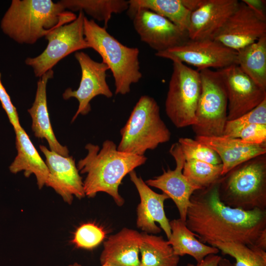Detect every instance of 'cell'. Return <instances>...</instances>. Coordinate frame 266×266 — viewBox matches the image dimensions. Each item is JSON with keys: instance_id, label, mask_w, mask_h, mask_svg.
<instances>
[{"instance_id": "obj_40", "label": "cell", "mask_w": 266, "mask_h": 266, "mask_svg": "<svg viewBox=\"0 0 266 266\" xmlns=\"http://www.w3.org/2000/svg\"><path fill=\"white\" fill-rule=\"evenodd\" d=\"M75 266H82L81 265L77 264V263H75ZM101 266H106V265H101Z\"/></svg>"}, {"instance_id": "obj_35", "label": "cell", "mask_w": 266, "mask_h": 266, "mask_svg": "<svg viewBox=\"0 0 266 266\" xmlns=\"http://www.w3.org/2000/svg\"><path fill=\"white\" fill-rule=\"evenodd\" d=\"M261 20L266 21V1L263 0H242Z\"/></svg>"}, {"instance_id": "obj_39", "label": "cell", "mask_w": 266, "mask_h": 266, "mask_svg": "<svg viewBox=\"0 0 266 266\" xmlns=\"http://www.w3.org/2000/svg\"><path fill=\"white\" fill-rule=\"evenodd\" d=\"M218 266H234V264L228 259L222 258L219 263Z\"/></svg>"}, {"instance_id": "obj_37", "label": "cell", "mask_w": 266, "mask_h": 266, "mask_svg": "<svg viewBox=\"0 0 266 266\" xmlns=\"http://www.w3.org/2000/svg\"><path fill=\"white\" fill-rule=\"evenodd\" d=\"M182 4L191 12L197 9L201 4L202 0H181Z\"/></svg>"}, {"instance_id": "obj_5", "label": "cell", "mask_w": 266, "mask_h": 266, "mask_svg": "<svg viewBox=\"0 0 266 266\" xmlns=\"http://www.w3.org/2000/svg\"><path fill=\"white\" fill-rule=\"evenodd\" d=\"M220 200L244 210H266V154L234 167L218 180Z\"/></svg>"}, {"instance_id": "obj_3", "label": "cell", "mask_w": 266, "mask_h": 266, "mask_svg": "<svg viewBox=\"0 0 266 266\" xmlns=\"http://www.w3.org/2000/svg\"><path fill=\"white\" fill-rule=\"evenodd\" d=\"M77 15L51 0H12L0 21L2 32L20 44H33Z\"/></svg>"}, {"instance_id": "obj_34", "label": "cell", "mask_w": 266, "mask_h": 266, "mask_svg": "<svg viewBox=\"0 0 266 266\" xmlns=\"http://www.w3.org/2000/svg\"><path fill=\"white\" fill-rule=\"evenodd\" d=\"M0 102L2 108L7 114L9 121L12 125L14 131L21 127L16 108L12 103L10 97L3 85L0 72Z\"/></svg>"}, {"instance_id": "obj_14", "label": "cell", "mask_w": 266, "mask_h": 266, "mask_svg": "<svg viewBox=\"0 0 266 266\" xmlns=\"http://www.w3.org/2000/svg\"><path fill=\"white\" fill-rule=\"evenodd\" d=\"M266 34V21L260 19L242 0L212 39L237 51Z\"/></svg>"}, {"instance_id": "obj_31", "label": "cell", "mask_w": 266, "mask_h": 266, "mask_svg": "<svg viewBox=\"0 0 266 266\" xmlns=\"http://www.w3.org/2000/svg\"><path fill=\"white\" fill-rule=\"evenodd\" d=\"M178 142L180 145L186 160H197L213 165L222 164L221 160L216 152L196 139L180 137Z\"/></svg>"}, {"instance_id": "obj_29", "label": "cell", "mask_w": 266, "mask_h": 266, "mask_svg": "<svg viewBox=\"0 0 266 266\" xmlns=\"http://www.w3.org/2000/svg\"><path fill=\"white\" fill-rule=\"evenodd\" d=\"M222 164L213 165L194 160H186L183 174L200 189L206 188L217 181L222 176Z\"/></svg>"}, {"instance_id": "obj_7", "label": "cell", "mask_w": 266, "mask_h": 266, "mask_svg": "<svg viewBox=\"0 0 266 266\" xmlns=\"http://www.w3.org/2000/svg\"><path fill=\"white\" fill-rule=\"evenodd\" d=\"M201 90L196 112V123L192 126L196 136L213 137L223 135L227 122L228 98L223 79L218 70H199Z\"/></svg>"}, {"instance_id": "obj_6", "label": "cell", "mask_w": 266, "mask_h": 266, "mask_svg": "<svg viewBox=\"0 0 266 266\" xmlns=\"http://www.w3.org/2000/svg\"><path fill=\"white\" fill-rule=\"evenodd\" d=\"M120 134L117 149L139 156L169 141L171 137L170 131L161 117L158 103L147 95L140 97Z\"/></svg>"}, {"instance_id": "obj_23", "label": "cell", "mask_w": 266, "mask_h": 266, "mask_svg": "<svg viewBox=\"0 0 266 266\" xmlns=\"http://www.w3.org/2000/svg\"><path fill=\"white\" fill-rule=\"evenodd\" d=\"M171 235L167 242L171 245L174 253L179 256L188 255L199 263L206 256L217 254V248L200 242L195 234L188 229L186 222L180 218L169 221Z\"/></svg>"}, {"instance_id": "obj_32", "label": "cell", "mask_w": 266, "mask_h": 266, "mask_svg": "<svg viewBox=\"0 0 266 266\" xmlns=\"http://www.w3.org/2000/svg\"><path fill=\"white\" fill-rule=\"evenodd\" d=\"M105 235L102 228L94 223H87L76 229L71 242L78 248L91 250L98 246Z\"/></svg>"}, {"instance_id": "obj_41", "label": "cell", "mask_w": 266, "mask_h": 266, "mask_svg": "<svg viewBox=\"0 0 266 266\" xmlns=\"http://www.w3.org/2000/svg\"><path fill=\"white\" fill-rule=\"evenodd\" d=\"M67 266H75V263L73 264H72V265H68Z\"/></svg>"}, {"instance_id": "obj_28", "label": "cell", "mask_w": 266, "mask_h": 266, "mask_svg": "<svg viewBox=\"0 0 266 266\" xmlns=\"http://www.w3.org/2000/svg\"><path fill=\"white\" fill-rule=\"evenodd\" d=\"M209 245L233 257L234 266H266V252L261 249L233 242L215 241Z\"/></svg>"}, {"instance_id": "obj_1", "label": "cell", "mask_w": 266, "mask_h": 266, "mask_svg": "<svg viewBox=\"0 0 266 266\" xmlns=\"http://www.w3.org/2000/svg\"><path fill=\"white\" fill-rule=\"evenodd\" d=\"M190 202L186 226L204 244L233 242L254 247L266 230V210H244L225 205L219 198L218 180L196 191Z\"/></svg>"}, {"instance_id": "obj_16", "label": "cell", "mask_w": 266, "mask_h": 266, "mask_svg": "<svg viewBox=\"0 0 266 266\" xmlns=\"http://www.w3.org/2000/svg\"><path fill=\"white\" fill-rule=\"evenodd\" d=\"M169 153L175 161L174 169L164 170L163 174L146 180L145 183L149 186L160 189L171 199L178 209L179 218L186 222L191 197L200 189L190 182L183 174L186 159L178 142L172 144Z\"/></svg>"}, {"instance_id": "obj_22", "label": "cell", "mask_w": 266, "mask_h": 266, "mask_svg": "<svg viewBox=\"0 0 266 266\" xmlns=\"http://www.w3.org/2000/svg\"><path fill=\"white\" fill-rule=\"evenodd\" d=\"M17 154L9 167L14 174L21 171L29 177L34 174L39 189L45 185L49 175L48 167L22 127L15 131Z\"/></svg>"}, {"instance_id": "obj_13", "label": "cell", "mask_w": 266, "mask_h": 266, "mask_svg": "<svg viewBox=\"0 0 266 266\" xmlns=\"http://www.w3.org/2000/svg\"><path fill=\"white\" fill-rule=\"evenodd\" d=\"M74 56L81 70L79 86L76 90L67 88L63 94L64 100L74 98L78 101V107L72 122L79 114L85 115L91 111L90 102L96 96L102 95L110 98L113 96L106 82V71L109 69L107 66L93 60L83 52H77Z\"/></svg>"}, {"instance_id": "obj_9", "label": "cell", "mask_w": 266, "mask_h": 266, "mask_svg": "<svg viewBox=\"0 0 266 266\" xmlns=\"http://www.w3.org/2000/svg\"><path fill=\"white\" fill-rule=\"evenodd\" d=\"M84 13L79 11L73 21L50 32L44 37L48 44L38 56L27 58L25 63L33 69L36 77H40L62 59L79 50L89 48L84 35Z\"/></svg>"}, {"instance_id": "obj_38", "label": "cell", "mask_w": 266, "mask_h": 266, "mask_svg": "<svg viewBox=\"0 0 266 266\" xmlns=\"http://www.w3.org/2000/svg\"><path fill=\"white\" fill-rule=\"evenodd\" d=\"M255 247L266 250V230H264L257 239Z\"/></svg>"}, {"instance_id": "obj_30", "label": "cell", "mask_w": 266, "mask_h": 266, "mask_svg": "<svg viewBox=\"0 0 266 266\" xmlns=\"http://www.w3.org/2000/svg\"><path fill=\"white\" fill-rule=\"evenodd\" d=\"M255 123L266 124V99L249 112L237 118L227 121L223 135L238 138L242 130Z\"/></svg>"}, {"instance_id": "obj_15", "label": "cell", "mask_w": 266, "mask_h": 266, "mask_svg": "<svg viewBox=\"0 0 266 266\" xmlns=\"http://www.w3.org/2000/svg\"><path fill=\"white\" fill-rule=\"evenodd\" d=\"M39 148L49 171L45 185L52 188L68 204H71L74 197L80 200L86 197L83 181L73 157L62 156L44 145Z\"/></svg>"}, {"instance_id": "obj_21", "label": "cell", "mask_w": 266, "mask_h": 266, "mask_svg": "<svg viewBox=\"0 0 266 266\" xmlns=\"http://www.w3.org/2000/svg\"><path fill=\"white\" fill-rule=\"evenodd\" d=\"M53 76L54 71L51 69L39 77L34 102L28 111L32 119V129L34 136L45 139L50 150L62 156H68L69 151L67 148L61 144L56 138L47 108L46 86L48 81Z\"/></svg>"}, {"instance_id": "obj_27", "label": "cell", "mask_w": 266, "mask_h": 266, "mask_svg": "<svg viewBox=\"0 0 266 266\" xmlns=\"http://www.w3.org/2000/svg\"><path fill=\"white\" fill-rule=\"evenodd\" d=\"M129 6L148 9L166 18L187 32L192 12L181 0H129Z\"/></svg>"}, {"instance_id": "obj_20", "label": "cell", "mask_w": 266, "mask_h": 266, "mask_svg": "<svg viewBox=\"0 0 266 266\" xmlns=\"http://www.w3.org/2000/svg\"><path fill=\"white\" fill-rule=\"evenodd\" d=\"M141 241V233L123 228L104 242L100 259L101 265L141 266L139 258Z\"/></svg>"}, {"instance_id": "obj_2", "label": "cell", "mask_w": 266, "mask_h": 266, "mask_svg": "<svg viewBox=\"0 0 266 266\" xmlns=\"http://www.w3.org/2000/svg\"><path fill=\"white\" fill-rule=\"evenodd\" d=\"M86 156L76 165L79 172L86 174L83 181L85 196L94 198L98 193L110 196L116 204L122 206L124 199L119 194V187L124 177L134 169L144 164V156L120 151L111 140L103 141L101 148L98 145H86Z\"/></svg>"}, {"instance_id": "obj_18", "label": "cell", "mask_w": 266, "mask_h": 266, "mask_svg": "<svg viewBox=\"0 0 266 266\" xmlns=\"http://www.w3.org/2000/svg\"><path fill=\"white\" fill-rule=\"evenodd\" d=\"M237 0H202L192 12L187 30L192 40L212 39L236 8Z\"/></svg>"}, {"instance_id": "obj_4", "label": "cell", "mask_w": 266, "mask_h": 266, "mask_svg": "<svg viewBox=\"0 0 266 266\" xmlns=\"http://www.w3.org/2000/svg\"><path fill=\"white\" fill-rule=\"evenodd\" d=\"M84 35L89 47L98 52L110 69L116 95H126L131 86L142 78L137 48L128 47L99 26L94 20L84 18Z\"/></svg>"}, {"instance_id": "obj_25", "label": "cell", "mask_w": 266, "mask_h": 266, "mask_svg": "<svg viewBox=\"0 0 266 266\" xmlns=\"http://www.w3.org/2000/svg\"><path fill=\"white\" fill-rule=\"evenodd\" d=\"M141 266H178L179 257L162 236L141 233Z\"/></svg>"}, {"instance_id": "obj_11", "label": "cell", "mask_w": 266, "mask_h": 266, "mask_svg": "<svg viewBox=\"0 0 266 266\" xmlns=\"http://www.w3.org/2000/svg\"><path fill=\"white\" fill-rule=\"evenodd\" d=\"M127 10L141 40L156 53L181 45L189 39L187 32L153 11L131 6Z\"/></svg>"}, {"instance_id": "obj_36", "label": "cell", "mask_w": 266, "mask_h": 266, "mask_svg": "<svg viewBox=\"0 0 266 266\" xmlns=\"http://www.w3.org/2000/svg\"><path fill=\"white\" fill-rule=\"evenodd\" d=\"M222 257L217 254H210L206 256L202 261L194 265L189 263L186 266H218Z\"/></svg>"}, {"instance_id": "obj_33", "label": "cell", "mask_w": 266, "mask_h": 266, "mask_svg": "<svg viewBox=\"0 0 266 266\" xmlns=\"http://www.w3.org/2000/svg\"><path fill=\"white\" fill-rule=\"evenodd\" d=\"M238 138L246 143H266V124H251L241 130Z\"/></svg>"}, {"instance_id": "obj_24", "label": "cell", "mask_w": 266, "mask_h": 266, "mask_svg": "<svg viewBox=\"0 0 266 266\" xmlns=\"http://www.w3.org/2000/svg\"><path fill=\"white\" fill-rule=\"evenodd\" d=\"M236 64L259 86L266 90V34L237 50Z\"/></svg>"}, {"instance_id": "obj_12", "label": "cell", "mask_w": 266, "mask_h": 266, "mask_svg": "<svg viewBox=\"0 0 266 266\" xmlns=\"http://www.w3.org/2000/svg\"><path fill=\"white\" fill-rule=\"evenodd\" d=\"M218 70L227 92V121L249 112L266 99V90L259 86L237 64Z\"/></svg>"}, {"instance_id": "obj_19", "label": "cell", "mask_w": 266, "mask_h": 266, "mask_svg": "<svg viewBox=\"0 0 266 266\" xmlns=\"http://www.w3.org/2000/svg\"><path fill=\"white\" fill-rule=\"evenodd\" d=\"M195 139L209 147L218 154L223 166L222 175L249 160L266 154V143H246L238 138L224 135L196 136Z\"/></svg>"}, {"instance_id": "obj_17", "label": "cell", "mask_w": 266, "mask_h": 266, "mask_svg": "<svg viewBox=\"0 0 266 266\" xmlns=\"http://www.w3.org/2000/svg\"><path fill=\"white\" fill-rule=\"evenodd\" d=\"M129 174L140 198L136 208L137 227L143 233L153 234L160 233L162 229L168 239L171 233L164 210V202L169 198L164 193L153 191L134 170Z\"/></svg>"}, {"instance_id": "obj_10", "label": "cell", "mask_w": 266, "mask_h": 266, "mask_svg": "<svg viewBox=\"0 0 266 266\" xmlns=\"http://www.w3.org/2000/svg\"><path fill=\"white\" fill-rule=\"evenodd\" d=\"M155 55L193 66L199 71L211 68L220 69L236 64L237 51L213 39H188L181 45L157 52Z\"/></svg>"}, {"instance_id": "obj_26", "label": "cell", "mask_w": 266, "mask_h": 266, "mask_svg": "<svg viewBox=\"0 0 266 266\" xmlns=\"http://www.w3.org/2000/svg\"><path fill=\"white\" fill-rule=\"evenodd\" d=\"M66 9L82 11L99 21L104 22L106 29L113 14L128 10L129 0H61L59 1Z\"/></svg>"}, {"instance_id": "obj_8", "label": "cell", "mask_w": 266, "mask_h": 266, "mask_svg": "<svg viewBox=\"0 0 266 266\" xmlns=\"http://www.w3.org/2000/svg\"><path fill=\"white\" fill-rule=\"evenodd\" d=\"M199 70L173 62V69L165 101L166 113L177 128L196 123V112L200 94Z\"/></svg>"}]
</instances>
